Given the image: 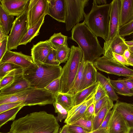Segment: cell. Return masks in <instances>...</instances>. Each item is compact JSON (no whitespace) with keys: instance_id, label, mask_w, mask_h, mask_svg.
<instances>
[{"instance_id":"12","label":"cell","mask_w":133,"mask_h":133,"mask_svg":"<svg viewBox=\"0 0 133 133\" xmlns=\"http://www.w3.org/2000/svg\"><path fill=\"white\" fill-rule=\"evenodd\" d=\"M5 63L14 64L23 69L27 68L34 63L31 56L24 54L21 52L12 51L8 50L0 61V64Z\"/></svg>"},{"instance_id":"33","label":"cell","mask_w":133,"mask_h":133,"mask_svg":"<svg viewBox=\"0 0 133 133\" xmlns=\"http://www.w3.org/2000/svg\"><path fill=\"white\" fill-rule=\"evenodd\" d=\"M94 96L88 100L85 104L77 112L71 117L67 121L64 122L66 124L74 123L83 117L88 107L93 102Z\"/></svg>"},{"instance_id":"17","label":"cell","mask_w":133,"mask_h":133,"mask_svg":"<svg viewBox=\"0 0 133 133\" xmlns=\"http://www.w3.org/2000/svg\"><path fill=\"white\" fill-rule=\"evenodd\" d=\"M30 87L28 82L22 74L19 75L9 85L0 90V94L8 95L15 94Z\"/></svg>"},{"instance_id":"3","label":"cell","mask_w":133,"mask_h":133,"mask_svg":"<svg viewBox=\"0 0 133 133\" xmlns=\"http://www.w3.org/2000/svg\"><path fill=\"white\" fill-rule=\"evenodd\" d=\"M62 68L44 63H34L23 69L22 75L30 87L44 88L52 81L60 77Z\"/></svg>"},{"instance_id":"45","label":"cell","mask_w":133,"mask_h":133,"mask_svg":"<svg viewBox=\"0 0 133 133\" xmlns=\"http://www.w3.org/2000/svg\"><path fill=\"white\" fill-rule=\"evenodd\" d=\"M88 100L85 101L79 104L74 106L68 112V117L65 120L64 122L67 121L71 117L79 110L85 104Z\"/></svg>"},{"instance_id":"24","label":"cell","mask_w":133,"mask_h":133,"mask_svg":"<svg viewBox=\"0 0 133 133\" xmlns=\"http://www.w3.org/2000/svg\"><path fill=\"white\" fill-rule=\"evenodd\" d=\"M113 101L110 99L94 116L93 124L92 131L98 129L105 118L107 113L113 108Z\"/></svg>"},{"instance_id":"42","label":"cell","mask_w":133,"mask_h":133,"mask_svg":"<svg viewBox=\"0 0 133 133\" xmlns=\"http://www.w3.org/2000/svg\"><path fill=\"white\" fill-rule=\"evenodd\" d=\"M97 82L98 85L96 92L94 97L93 101V102L95 103L105 96L107 95L106 91L100 83L98 82Z\"/></svg>"},{"instance_id":"14","label":"cell","mask_w":133,"mask_h":133,"mask_svg":"<svg viewBox=\"0 0 133 133\" xmlns=\"http://www.w3.org/2000/svg\"><path fill=\"white\" fill-rule=\"evenodd\" d=\"M30 0H0L4 10L10 15L18 16L28 9Z\"/></svg>"},{"instance_id":"16","label":"cell","mask_w":133,"mask_h":133,"mask_svg":"<svg viewBox=\"0 0 133 133\" xmlns=\"http://www.w3.org/2000/svg\"><path fill=\"white\" fill-rule=\"evenodd\" d=\"M112 109L114 111L109 124L108 133H128L130 128L126 122L120 114Z\"/></svg>"},{"instance_id":"9","label":"cell","mask_w":133,"mask_h":133,"mask_svg":"<svg viewBox=\"0 0 133 133\" xmlns=\"http://www.w3.org/2000/svg\"><path fill=\"white\" fill-rule=\"evenodd\" d=\"M27 10L17 17L12 23L8 39V49H17L19 43L28 31L27 26Z\"/></svg>"},{"instance_id":"18","label":"cell","mask_w":133,"mask_h":133,"mask_svg":"<svg viewBox=\"0 0 133 133\" xmlns=\"http://www.w3.org/2000/svg\"><path fill=\"white\" fill-rule=\"evenodd\" d=\"M97 71L93 63L88 62L84 68L79 91L86 88L97 82Z\"/></svg>"},{"instance_id":"7","label":"cell","mask_w":133,"mask_h":133,"mask_svg":"<svg viewBox=\"0 0 133 133\" xmlns=\"http://www.w3.org/2000/svg\"><path fill=\"white\" fill-rule=\"evenodd\" d=\"M89 0H65L66 31H69L84 19V9L88 5Z\"/></svg>"},{"instance_id":"39","label":"cell","mask_w":133,"mask_h":133,"mask_svg":"<svg viewBox=\"0 0 133 133\" xmlns=\"http://www.w3.org/2000/svg\"><path fill=\"white\" fill-rule=\"evenodd\" d=\"M45 88L50 92L54 94H55L60 92V77L52 81Z\"/></svg>"},{"instance_id":"34","label":"cell","mask_w":133,"mask_h":133,"mask_svg":"<svg viewBox=\"0 0 133 133\" xmlns=\"http://www.w3.org/2000/svg\"><path fill=\"white\" fill-rule=\"evenodd\" d=\"M56 50L58 60L60 64L66 62L69 57L71 50L68 44L59 47Z\"/></svg>"},{"instance_id":"20","label":"cell","mask_w":133,"mask_h":133,"mask_svg":"<svg viewBox=\"0 0 133 133\" xmlns=\"http://www.w3.org/2000/svg\"><path fill=\"white\" fill-rule=\"evenodd\" d=\"M120 1L119 28L133 20V0Z\"/></svg>"},{"instance_id":"37","label":"cell","mask_w":133,"mask_h":133,"mask_svg":"<svg viewBox=\"0 0 133 133\" xmlns=\"http://www.w3.org/2000/svg\"><path fill=\"white\" fill-rule=\"evenodd\" d=\"M44 63L54 65H59L60 63L58 60L55 49L51 48Z\"/></svg>"},{"instance_id":"57","label":"cell","mask_w":133,"mask_h":133,"mask_svg":"<svg viewBox=\"0 0 133 133\" xmlns=\"http://www.w3.org/2000/svg\"><path fill=\"white\" fill-rule=\"evenodd\" d=\"M130 52L133 53V45L131 46H128Z\"/></svg>"},{"instance_id":"35","label":"cell","mask_w":133,"mask_h":133,"mask_svg":"<svg viewBox=\"0 0 133 133\" xmlns=\"http://www.w3.org/2000/svg\"><path fill=\"white\" fill-rule=\"evenodd\" d=\"M94 117L87 119L83 117L76 122L71 124L79 126L89 132H90L92 131Z\"/></svg>"},{"instance_id":"11","label":"cell","mask_w":133,"mask_h":133,"mask_svg":"<svg viewBox=\"0 0 133 133\" xmlns=\"http://www.w3.org/2000/svg\"><path fill=\"white\" fill-rule=\"evenodd\" d=\"M48 0H30L27 10L28 30L47 15Z\"/></svg>"},{"instance_id":"5","label":"cell","mask_w":133,"mask_h":133,"mask_svg":"<svg viewBox=\"0 0 133 133\" xmlns=\"http://www.w3.org/2000/svg\"><path fill=\"white\" fill-rule=\"evenodd\" d=\"M110 3L98 5L93 2L90 11L85 13L83 22L97 37L108 39Z\"/></svg>"},{"instance_id":"43","label":"cell","mask_w":133,"mask_h":133,"mask_svg":"<svg viewBox=\"0 0 133 133\" xmlns=\"http://www.w3.org/2000/svg\"><path fill=\"white\" fill-rule=\"evenodd\" d=\"M110 99L107 95L97 101L95 103V116L107 103Z\"/></svg>"},{"instance_id":"55","label":"cell","mask_w":133,"mask_h":133,"mask_svg":"<svg viewBox=\"0 0 133 133\" xmlns=\"http://www.w3.org/2000/svg\"><path fill=\"white\" fill-rule=\"evenodd\" d=\"M130 52L131 53L130 56L127 60L133 66V53Z\"/></svg>"},{"instance_id":"10","label":"cell","mask_w":133,"mask_h":133,"mask_svg":"<svg viewBox=\"0 0 133 133\" xmlns=\"http://www.w3.org/2000/svg\"><path fill=\"white\" fill-rule=\"evenodd\" d=\"M120 0H113L110 3L108 35L107 40L104 43V51L109 47L115 37L119 34Z\"/></svg>"},{"instance_id":"48","label":"cell","mask_w":133,"mask_h":133,"mask_svg":"<svg viewBox=\"0 0 133 133\" xmlns=\"http://www.w3.org/2000/svg\"><path fill=\"white\" fill-rule=\"evenodd\" d=\"M8 38L0 42V61L8 50Z\"/></svg>"},{"instance_id":"15","label":"cell","mask_w":133,"mask_h":133,"mask_svg":"<svg viewBox=\"0 0 133 133\" xmlns=\"http://www.w3.org/2000/svg\"><path fill=\"white\" fill-rule=\"evenodd\" d=\"M52 48L48 40L40 41L34 45L31 50L34 63H44Z\"/></svg>"},{"instance_id":"52","label":"cell","mask_w":133,"mask_h":133,"mask_svg":"<svg viewBox=\"0 0 133 133\" xmlns=\"http://www.w3.org/2000/svg\"><path fill=\"white\" fill-rule=\"evenodd\" d=\"M93 2L98 5H104L106 4L107 3L106 0H94Z\"/></svg>"},{"instance_id":"59","label":"cell","mask_w":133,"mask_h":133,"mask_svg":"<svg viewBox=\"0 0 133 133\" xmlns=\"http://www.w3.org/2000/svg\"><path fill=\"white\" fill-rule=\"evenodd\" d=\"M9 133V132H8Z\"/></svg>"},{"instance_id":"1","label":"cell","mask_w":133,"mask_h":133,"mask_svg":"<svg viewBox=\"0 0 133 133\" xmlns=\"http://www.w3.org/2000/svg\"><path fill=\"white\" fill-rule=\"evenodd\" d=\"M60 126L53 114L33 112L14 121L9 133H59Z\"/></svg>"},{"instance_id":"40","label":"cell","mask_w":133,"mask_h":133,"mask_svg":"<svg viewBox=\"0 0 133 133\" xmlns=\"http://www.w3.org/2000/svg\"><path fill=\"white\" fill-rule=\"evenodd\" d=\"M20 106H24L23 104L20 102L7 103L0 105V113L13 108Z\"/></svg>"},{"instance_id":"23","label":"cell","mask_w":133,"mask_h":133,"mask_svg":"<svg viewBox=\"0 0 133 133\" xmlns=\"http://www.w3.org/2000/svg\"><path fill=\"white\" fill-rule=\"evenodd\" d=\"M23 69L17 65L9 63L0 64V80L7 76L22 74Z\"/></svg>"},{"instance_id":"29","label":"cell","mask_w":133,"mask_h":133,"mask_svg":"<svg viewBox=\"0 0 133 133\" xmlns=\"http://www.w3.org/2000/svg\"><path fill=\"white\" fill-rule=\"evenodd\" d=\"M111 83L116 92L124 96H133V92L129 89L123 82L119 79L117 80L110 79Z\"/></svg>"},{"instance_id":"22","label":"cell","mask_w":133,"mask_h":133,"mask_svg":"<svg viewBox=\"0 0 133 133\" xmlns=\"http://www.w3.org/2000/svg\"><path fill=\"white\" fill-rule=\"evenodd\" d=\"M108 77L107 78L98 72L97 75V82H99L106 91L107 96L112 101H118L119 98L116 93Z\"/></svg>"},{"instance_id":"54","label":"cell","mask_w":133,"mask_h":133,"mask_svg":"<svg viewBox=\"0 0 133 133\" xmlns=\"http://www.w3.org/2000/svg\"><path fill=\"white\" fill-rule=\"evenodd\" d=\"M131 53L129 49L126 50L124 52L123 55L127 60L130 57Z\"/></svg>"},{"instance_id":"26","label":"cell","mask_w":133,"mask_h":133,"mask_svg":"<svg viewBox=\"0 0 133 133\" xmlns=\"http://www.w3.org/2000/svg\"><path fill=\"white\" fill-rule=\"evenodd\" d=\"M45 16H43L35 25L28 30L21 41L19 45H26L38 35L40 28L44 23Z\"/></svg>"},{"instance_id":"4","label":"cell","mask_w":133,"mask_h":133,"mask_svg":"<svg viewBox=\"0 0 133 133\" xmlns=\"http://www.w3.org/2000/svg\"><path fill=\"white\" fill-rule=\"evenodd\" d=\"M55 101V94L44 88L29 87L14 94H0V105L13 102L22 103L25 106H44L53 104Z\"/></svg>"},{"instance_id":"31","label":"cell","mask_w":133,"mask_h":133,"mask_svg":"<svg viewBox=\"0 0 133 133\" xmlns=\"http://www.w3.org/2000/svg\"><path fill=\"white\" fill-rule=\"evenodd\" d=\"M67 38L61 32L55 33L48 41L51 47L56 50L61 46L68 44Z\"/></svg>"},{"instance_id":"50","label":"cell","mask_w":133,"mask_h":133,"mask_svg":"<svg viewBox=\"0 0 133 133\" xmlns=\"http://www.w3.org/2000/svg\"><path fill=\"white\" fill-rule=\"evenodd\" d=\"M8 36L3 27L0 25V42L8 38Z\"/></svg>"},{"instance_id":"19","label":"cell","mask_w":133,"mask_h":133,"mask_svg":"<svg viewBox=\"0 0 133 133\" xmlns=\"http://www.w3.org/2000/svg\"><path fill=\"white\" fill-rule=\"evenodd\" d=\"M113 108L121 115L130 128H133V104L117 101Z\"/></svg>"},{"instance_id":"13","label":"cell","mask_w":133,"mask_h":133,"mask_svg":"<svg viewBox=\"0 0 133 133\" xmlns=\"http://www.w3.org/2000/svg\"><path fill=\"white\" fill-rule=\"evenodd\" d=\"M48 15L59 22L65 23L66 7L65 0H48Z\"/></svg>"},{"instance_id":"25","label":"cell","mask_w":133,"mask_h":133,"mask_svg":"<svg viewBox=\"0 0 133 133\" xmlns=\"http://www.w3.org/2000/svg\"><path fill=\"white\" fill-rule=\"evenodd\" d=\"M128 49L125 39L118 34L113 39L108 48L104 51L108 49L116 54L123 55L124 51Z\"/></svg>"},{"instance_id":"38","label":"cell","mask_w":133,"mask_h":133,"mask_svg":"<svg viewBox=\"0 0 133 133\" xmlns=\"http://www.w3.org/2000/svg\"><path fill=\"white\" fill-rule=\"evenodd\" d=\"M133 34V20L120 28L119 34L122 37Z\"/></svg>"},{"instance_id":"36","label":"cell","mask_w":133,"mask_h":133,"mask_svg":"<svg viewBox=\"0 0 133 133\" xmlns=\"http://www.w3.org/2000/svg\"><path fill=\"white\" fill-rule=\"evenodd\" d=\"M53 105L55 108V112L57 114V120L61 122L64 119H66L68 115V111L55 101Z\"/></svg>"},{"instance_id":"58","label":"cell","mask_w":133,"mask_h":133,"mask_svg":"<svg viewBox=\"0 0 133 133\" xmlns=\"http://www.w3.org/2000/svg\"><path fill=\"white\" fill-rule=\"evenodd\" d=\"M128 133H133V128H130Z\"/></svg>"},{"instance_id":"51","label":"cell","mask_w":133,"mask_h":133,"mask_svg":"<svg viewBox=\"0 0 133 133\" xmlns=\"http://www.w3.org/2000/svg\"><path fill=\"white\" fill-rule=\"evenodd\" d=\"M88 133H108V130L106 129H99Z\"/></svg>"},{"instance_id":"32","label":"cell","mask_w":133,"mask_h":133,"mask_svg":"<svg viewBox=\"0 0 133 133\" xmlns=\"http://www.w3.org/2000/svg\"><path fill=\"white\" fill-rule=\"evenodd\" d=\"M88 62H85L82 58L81 64L74 85L67 93L73 95L79 91L83 78L84 68Z\"/></svg>"},{"instance_id":"28","label":"cell","mask_w":133,"mask_h":133,"mask_svg":"<svg viewBox=\"0 0 133 133\" xmlns=\"http://www.w3.org/2000/svg\"><path fill=\"white\" fill-rule=\"evenodd\" d=\"M14 16L11 15L3 9L0 5V25L3 27L8 35L10 31L14 21Z\"/></svg>"},{"instance_id":"2","label":"cell","mask_w":133,"mask_h":133,"mask_svg":"<svg viewBox=\"0 0 133 133\" xmlns=\"http://www.w3.org/2000/svg\"><path fill=\"white\" fill-rule=\"evenodd\" d=\"M71 39L77 43L83 54L84 61L93 63L104 54L97 37L83 22L79 23L72 28Z\"/></svg>"},{"instance_id":"30","label":"cell","mask_w":133,"mask_h":133,"mask_svg":"<svg viewBox=\"0 0 133 133\" xmlns=\"http://www.w3.org/2000/svg\"><path fill=\"white\" fill-rule=\"evenodd\" d=\"M23 107H17L0 113V128L8 122L14 120L18 112Z\"/></svg>"},{"instance_id":"21","label":"cell","mask_w":133,"mask_h":133,"mask_svg":"<svg viewBox=\"0 0 133 133\" xmlns=\"http://www.w3.org/2000/svg\"><path fill=\"white\" fill-rule=\"evenodd\" d=\"M98 85V83L97 82L91 86L72 95L74 106L88 100L94 96Z\"/></svg>"},{"instance_id":"6","label":"cell","mask_w":133,"mask_h":133,"mask_svg":"<svg viewBox=\"0 0 133 133\" xmlns=\"http://www.w3.org/2000/svg\"><path fill=\"white\" fill-rule=\"evenodd\" d=\"M70 55L60 77V92L67 93L71 89L81 66L83 54L79 46L72 45Z\"/></svg>"},{"instance_id":"49","label":"cell","mask_w":133,"mask_h":133,"mask_svg":"<svg viewBox=\"0 0 133 133\" xmlns=\"http://www.w3.org/2000/svg\"><path fill=\"white\" fill-rule=\"evenodd\" d=\"M121 79L128 88L133 92V77Z\"/></svg>"},{"instance_id":"27","label":"cell","mask_w":133,"mask_h":133,"mask_svg":"<svg viewBox=\"0 0 133 133\" xmlns=\"http://www.w3.org/2000/svg\"><path fill=\"white\" fill-rule=\"evenodd\" d=\"M55 101L68 112L74 106L72 96L70 94L59 92L55 94Z\"/></svg>"},{"instance_id":"46","label":"cell","mask_w":133,"mask_h":133,"mask_svg":"<svg viewBox=\"0 0 133 133\" xmlns=\"http://www.w3.org/2000/svg\"><path fill=\"white\" fill-rule=\"evenodd\" d=\"M113 111L114 110L113 109L112 110H111L109 111L103 122L98 129H108L109 124Z\"/></svg>"},{"instance_id":"8","label":"cell","mask_w":133,"mask_h":133,"mask_svg":"<svg viewBox=\"0 0 133 133\" xmlns=\"http://www.w3.org/2000/svg\"><path fill=\"white\" fill-rule=\"evenodd\" d=\"M96 69L107 73L128 77H133V70L103 56L93 62Z\"/></svg>"},{"instance_id":"44","label":"cell","mask_w":133,"mask_h":133,"mask_svg":"<svg viewBox=\"0 0 133 133\" xmlns=\"http://www.w3.org/2000/svg\"><path fill=\"white\" fill-rule=\"evenodd\" d=\"M67 124L69 133H88L90 132L79 126L72 124Z\"/></svg>"},{"instance_id":"41","label":"cell","mask_w":133,"mask_h":133,"mask_svg":"<svg viewBox=\"0 0 133 133\" xmlns=\"http://www.w3.org/2000/svg\"><path fill=\"white\" fill-rule=\"evenodd\" d=\"M20 75L16 76H7L4 77L0 80V90L10 84Z\"/></svg>"},{"instance_id":"47","label":"cell","mask_w":133,"mask_h":133,"mask_svg":"<svg viewBox=\"0 0 133 133\" xmlns=\"http://www.w3.org/2000/svg\"><path fill=\"white\" fill-rule=\"evenodd\" d=\"M95 112V103L93 102L87 108L83 116L87 118L90 119L94 117Z\"/></svg>"},{"instance_id":"56","label":"cell","mask_w":133,"mask_h":133,"mask_svg":"<svg viewBox=\"0 0 133 133\" xmlns=\"http://www.w3.org/2000/svg\"><path fill=\"white\" fill-rule=\"evenodd\" d=\"M126 44L128 46H131L133 45V40L130 41H126Z\"/></svg>"},{"instance_id":"53","label":"cell","mask_w":133,"mask_h":133,"mask_svg":"<svg viewBox=\"0 0 133 133\" xmlns=\"http://www.w3.org/2000/svg\"><path fill=\"white\" fill-rule=\"evenodd\" d=\"M59 133H69L68 130V125L66 124L64 125Z\"/></svg>"}]
</instances>
